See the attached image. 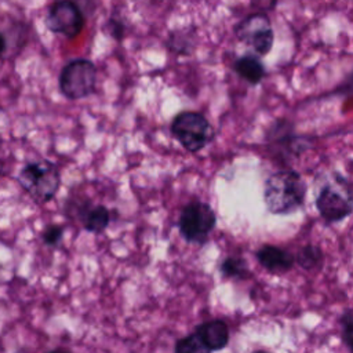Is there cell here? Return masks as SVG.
I'll list each match as a JSON object with an SVG mask.
<instances>
[{
	"label": "cell",
	"instance_id": "4fadbf2b",
	"mask_svg": "<svg viewBox=\"0 0 353 353\" xmlns=\"http://www.w3.org/2000/svg\"><path fill=\"white\" fill-rule=\"evenodd\" d=\"M294 255H295V263L307 272L320 269L325 259L323 248L320 245L312 244V243L301 247L298 250V252Z\"/></svg>",
	"mask_w": 353,
	"mask_h": 353
},
{
	"label": "cell",
	"instance_id": "30bf717a",
	"mask_svg": "<svg viewBox=\"0 0 353 353\" xmlns=\"http://www.w3.org/2000/svg\"><path fill=\"white\" fill-rule=\"evenodd\" d=\"M259 265L272 274H284L290 272L295 263V255L279 245L263 244L254 252Z\"/></svg>",
	"mask_w": 353,
	"mask_h": 353
},
{
	"label": "cell",
	"instance_id": "9c48e42d",
	"mask_svg": "<svg viewBox=\"0 0 353 353\" xmlns=\"http://www.w3.org/2000/svg\"><path fill=\"white\" fill-rule=\"evenodd\" d=\"M85 23V18L80 7L73 0H58L55 1L47 14V28L58 34L68 39H74L80 34Z\"/></svg>",
	"mask_w": 353,
	"mask_h": 353
},
{
	"label": "cell",
	"instance_id": "e0dca14e",
	"mask_svg": "<svg viewBox=\"0 0 353 353\" xmlns=\"http://www.w3.org/2000/svg\"><path fill=\"white\" fill-rule=\"evenodd\" d=\"M341 339L349 353H353V307H347L339 316Z\"/></svg>",
	"mask_w": 353,
	"mask_h": 353
},
{
	"label": "cell",
	"instance_id": "52a82bcc",
	"mask_svg": "<svg viewBox=\"0 0 353 353\" xmlns=\"http://www.w3.org/2000/svg\"><path fill=\"white\" fill-rule=\"evenodd\" d=\"M234 34L256 55L265 57L274 44V32L266 12H254L243 18L234 28Z\"/></svg>",
	"mask_w": 353,
	"mask_h": 353
},
{
	"label": "cell",
	"instance_id": "ba28073f",
	"mask_svg": "<svg viewBox=\"0 0 353 353\" xmlns=\"http://www.w3.org/2000/svg\"><path fill=\"white\" fill-rule=\"evenodd\" d=\"M266 142L269 150L283 159L299 157L310 145V141L306 137L296 135L292 124L284 119L276 120L268 128Z\"/></svg>",
	"mask_w": 353,
	"mask_h": 353
},
{
	"label": "cell",
	"instance_id": "6da1fadb",
	"mask_svg": "<svg viewBox=\"0 0 353 353\" xmlns=\"http://www.w3.org/2000/svg\"><path fill=\"white\" fill-rule=\"evenodd\" d=\"M307 185L294 168L272 172L263 183V203L273 215H291L302 208Z\"/></svg>",
	"mask_w": 353,
	"mask_h": 353
},
{
	"label": "cell",
	"instance_id": "7a4b0ae2",
	"mask_svg": "<svg viewBox=\"0 0 353 353\" xmlns=\"http://www.w3.org/2000/svg\"><path fill=\"white\" fill-rule=\"evenodd\" d=\"M314 205L327 223H336L353 214V188L338 172L323 182L316 193Z\"/></svg>",
	"mask_w": 353,
	"mask_h": 353
},
{
	"label": "cell",
	"instance_id": "9a60e30c",
	"mask_svg": "<svg viewBox=\"0 0 353 353\" xmlns=\"http://www.w3.org/2000/svg\"><path fill=\"white\" fill-rule=\"evenodd\" d=\"M109 221H110V214L105 205H95L88 208L81 218L84 229L92 233L103 232L109 225Z\"/></svg>",
	"mask_w": 353,
	"mask_h": 353
},
{
	"label": "cell",
	"instance_id": "44dd1931",
	"mask_svg": "<svg viewBox=\"0 0 353 353\" xmlns=\"http://www.w3.org/2000/svg\"><path fill=\"white\" fill-rule=\"evenodd\" d=\"M4 50H6V39H4V36L0 33V57H1V54L4 52Z\"/></svg>",
	"mask_w": 353,
	"mask_h": 353
},
{
	"label": "cell",
	"instance_id": "7c38bea8",
	"mask_svg": "<svg viewBox=\"0 0 353 353\" xmlns=\"http://www.w3.org/2000/svg\"><path fill=\"white\" fill-rule=\"evenodd\" d=\"M233 70L250 85H258L266 76V68L263 62L254 54H245L236 58L233 62Z\"/></svg>",
	"mask_w": 353,
	"mask_h": 353
},
{
	"label": "cell",
	"instance_id": "277c9868",
	"mask_svg": "<svg viewBox=\"0 0 353 353\" xmlns=\"http://www.w3.org/2000/svg\"><path fill=\"white\" fill-rule=\"evenodd\" d=\"M170 128L175 139L190 153L200 152L215 137L211 123L199 112L178 113Z\"/></svg>",
	"mask_w": 353,
	"mask_h": 353
},
{
	"label": "cell",
	"instance_id": "2e32d148",
	"mask_svg": "<svg viewBox=\"0 0 353 353\" xmlns=\"http://www.w3.org/2000/svg\"><path fill=\"white\" fill-rule=\"evenodd\" d=\"M175 353H211V350L205 346V343L200 339V336L193 332L189 334L175 343Z\"/></svg>",
	"mask_w": 353,
	"mask_h": 353
},
{
	"label": "cell",
	"instance_id": "d6986e66",
	"mask_svg": "<svg viewBox=\"0 0 353 353\" xmlns=\"http://www.w3.org/2000/svg\"><path fill=\"white\" fill-rule=\"evenodd\" d=\"M105 29L110 33V36H112L113 39L120 40V39L124 36V25H123L119 19L112 18V19L106 23Z\"/></svg>",
	"mask_w": 353,
	"mask_h": 353
},
{
	"label": "cell",
	"instance_id": "ffe728a7",
	"mask_svg": "<svg viewBox=\"0 0 353 353\" xmlns=\"http://www.w3.org/2000/svg\"><path fill=\"white\" fill-rule=\"evenodd\" d=\"M279 0H251L252 6L259 10V12H266L272 11L276 8Z\"/></svg>",
	"mask_w": 353,
	"mask_h": 353
},
{
	"label": "cell",
	"instance_id": "8992f818",
	"mask_svg": "<svg viewBox=\"0 0 353 353\" xmlns=\"http://www.w3.org/2000/svg\"><path fill=\"white\" fill-rule=\"evenodd\" d=\"M59 90L68 99H81L95 91L97 68L88 59H73L59 73Z\"/></svg>",
	"mask_w": 353,
	"mask_h": 353
},
{
	"label": "cell",
	"instance_id": "5b68a950",
	"mask_svg": "<svg viewBox=\"0 0 353 353\" xmlns=\"http://www.w3.org/2000/svg\"><path fill=\"white\" fill-rule=\"evenodd\" d=\"M216 215L212 207L204 201H190L186 204L179 215L178 228L181 236L194 244L203 245L211 232L215 229Z\"/></svg>",
	"mask_w": 353,
	"mask_h": 353
},
{
	"label": "cell",
	"instance_id": "3957f363",
	"mask_svg": "<svg viewBox=\"0 0 353 353\" xmlns=\"http://www.w3.org/2000/svg\"><path fill=\"white\" fill-rule=\"evenodd\" d=\"M17 181L36 203L50 201L61 185L59 171L48 160L28 163L17 175Z\"/></svg>",
	"mask_w": 353,
	"mask_h": 353
},
{
	"label": "cell",
	"instance_id": "603a6c76",
	"mask_svg": "<svg viewBox=\"0 0 353 353\" xmlns=\"http://www.w3.org/2000/svg\"><path fill=\"white\" fill-rule=\"evenodd\" d=\"M251 353H270V352H268V350H254Z\"/></svg>",
	"mask_w": 353,
	"mask_h": 353
},
{
	"label": "cell",
	"instance_id": "8fae6325",
	"mask_svg": "<svg viewBox=\"0 0 353 353\" xmlns=\"http://www.w3.org/2000/svg\"><path fill=\"white\" fill-rule=\"evenodd\" d=\"M194 332L200 336V339L205 343V346L211 352L222 350L228 346L230 339V331L225 320L212 319L208 321L200 323Z\"/></svg>",
	"mask_w": 353,
	"mask_h": 353
},
{
	"label": "cell",
	"instance_id": "7402d4cb",
	"mask_svg": "<svg viewBox=\"0 0 353 353\" xmlns=\"http://www.w3.org/2000/svg\"><path fill=\"white\" fill-rule=\"evenodd\" d=\"M48 353H70L69 350H65V349H54V350H51V352H48Z\"/></svg>",
	"mask_w": 353,
	"mask_h": 353
},
{
	"label": "cell",
	"instance_id": "ac0fdd59",
	"mask_svg": "<svg viewBox=\"0 0 353 353\" xmlns=\"http://www.w3.org/2000/svg\"><path fill=\"white\" fill-rule=\"evenodd\" d=\"M63 234V228L61 225H48L41 234L43 241L47 245H58Z\"/></svg>",
	"mask_w": 353,
	"mask_h": 353
},
{
	"label": "cell",
	"instance_id": "5bb4252c",
	"mask_svg": "<svg viewBox=\"0 0 353 353\" xmlns=\"http://www.w3.org/2000/svg\"><path fill=\"white\" fill-rule=\"evenodd\" d=\"M219 272L226 279L248 280L252 277L248 262L243 256H226L219 265Z\"/></svg>",
	"mask_w": 353,
	"mask_h": 353
}]
</instances>
